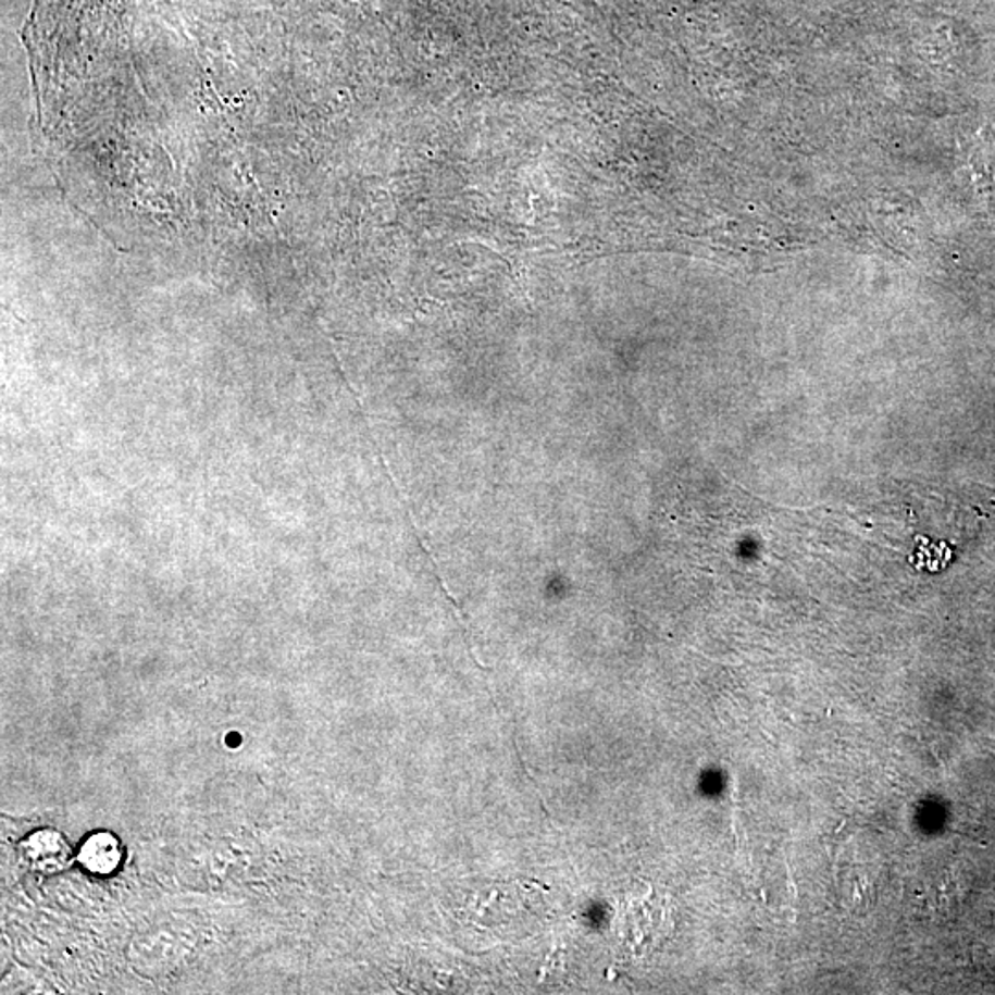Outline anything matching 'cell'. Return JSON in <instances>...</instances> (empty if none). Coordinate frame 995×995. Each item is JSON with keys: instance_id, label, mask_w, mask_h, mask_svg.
I'll return each mask as SVG.
<instances>
[{"instance_id": "1", "label": "cell", "mask_w": 995, "mask_h": 995, "mask_svg": "<svg viewBox=\"0 0 995 995\" xmlns=\"http://www.w3.org/2000/svg\"><path fill=\"white\" fill-rule=\"evenodd\" d=\"M26 859L41 872H58L69 861V848L54 832L34 833L25 843Z\"/></svg>"}, {"instance_id": "2", "label": "cell", "mask_w": 995, "mask_h": 995, "mask_svg": "<svg viewBox=\"0 0 995 995\" xmlns=\"http://www.w3.org/2000/svg\"><path fill=\"white\" fill-rule=\"evenodd\" d=\"M122 851L111 833L92 835L79 851V861L92 874L108 875L121 865Z\"/></svg>"}]
</instances>
